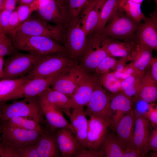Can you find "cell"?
Returning <instances> with one entry per match:
<instances>
[{
  "label": "cell",
  "instance_id": "56",
  "mask_svg": "<svg viewBox=\"0 0 157 157\" xmlns=\"http://www.w3.org/2000/svg\"><path fill=\"white\" fill-rule=\"evenodd\" d=\"M131 1L136 3L141 4L144 0H131Z\"/></svg>",
  "mask_w": 157,
  "mask_h": 157
},
{
  "label": "cell",
  "instance_id": "14",
  "mask_svg": "<svg viewBox=\"0 0 157 157\" xmlns=\"http://www.w3.org/2000/svg\"><path fill=\"white\" fill-rule=\"evenodd\" d=\"M82 72L78 61H76L57 76L51 85V88L70 98Z\"/></svg>",
  "mask_w": 157,
  "mask_h": 157
},
{
  "label": "cell",
  "instance_id": "46",
  "mask_svg": "<svg viewBox=\"0 0 157 157\" xmlns=\"http://www.w3.org/2000/svg\"><path fill=\"white\" fill-rule=\"evenodd\" d=\"M147 152L150 151H157V127L150 135L147 145Z\"/></svg>",
  "mask_w": 157,
  "mask_h": 157
},
{
  "label": "cell",
  "instance_id": "23",
  "mask_svg": "<svg viewBox=\"0 0 157 157\" xmlns=\"http://www.w3.org/2000/svg\"><path fill=\"white\" fill-rule=\"evenodd\" d=\"M150 135L149 120L142 114L135 115L133 147L143 156L147 153V145Z\"/></svg>",
  "mask_w": 157,
  "mask_h": 157
},
{
  "label": "cell",
  "instance_id": "19",
  "mask_svg": "<svg viewBox=\"0 0 157 157\" xmlns=\"http://www.w3.org/2000/svg\"><path fill=\"white\" fill-rule=\"evenodd\" d=\"M133 40L138 44L157 51V22L153 17H146L134 35Z\"/></svg>",
  "mask_w": 157,
  "mask_h": 157
},
{
  "label": "cell",
  "instance_id": "32",
  "mask_svg": "<svg viewBox=\"0 0 157 157\" xmlns=\"http://www.w3.org/2000/svg\"><path fill=\"white\" fill-rule=\"evenodd\" d=\"M0 125L18 127L27 129L42 131L40 123L29 118L20 116L12 117L4 122H0Z\"/></svg>",
  "mask_w": 157,
  "mask_h": 157
},
{
  "label": "cell",
  "instance_id": "42",
  "mask_svg": "<svg viewBox=\"0 0 157 157\" xmlns=\"http://www.w3.org/2000/svg\"><path fill=\"white\" fill-rule=\"evenodd\" d=\"M13 11L6 9L0 11V33L5 34Z\"/></svg>",
  "mask_w": 157,
  "mask_h": 157
},
{
  "label": "cell",
  "instance_id": "50",
  "mask_svg": "<svg viewBox=\"0 0 157 157\" xmlns=\"http://www.w3.org/2000/svg\"><path fill=\"white\" fill-rule=\"evenodd\" d=\"M48 0H35L29 5L33 12L36 11L42 3Z\"/></svg>",
  "mask_w": 157,
  "mask_h": 157
},
{
  "label": "cell",
  "instance_id": "53",
  "mask_svg": "<svg viewBox=\"0 0 157 157\" xmlns=\"http://www.w3.org/2000/svg\"><path fill=\"white\" fill-rule=\"evenodd\" d=\"M150 15L153 17L157 22V11H155L151 13Z\"/></svg>",
  "mask_w": 157,
  "mask_h": 157
},
{
  "label": "cell",
  "instance_id": "18",
  "mask_svg": "<svg viewBox=\"0 0 157 157\" xmlns=\"http://www.w3.org/2000/svg\"><path fill=\"white\" fill-rule=\"evenodd\" d=\"M100 35L102 46L108 55L114 57L127 58L130 61L138 44L134 41L114 39Z\"/></svg>",
  "mask_w": 157,
  "mask_h": 157
},
{
  "label": "cell",
  "instance_id": "43",
  "mask_svg": "<svg viewBox=\"0 0 157 157\" xmlns=\"http://www.w3.org/2000/svg\"><path fill=\"white\" fill-rule=\"evenodd\" d=\"M153 125H157V104H149L147 110L143 114Z\"/></svg>",
  "mask_w": 157,
  "mask_h": 157
},
{
  "label": "cell",
  "instance_id": "12",
  "mask_svg": "<svg viewBox=\"0 0 157 157\" xmlns=\"http://www.w3.org/2000/svg\"><path fill=\"white\" fill-rule=\"evenodd\" d=\"M59 74L47 78L36 77L31 78L1 101L37 96L50 87Z\"/></svg>",
  "mask_w": 157,
  "mask_h": 157
},
{
  "label": "cell",
  "instance_id": "52",
  "mask_svg": "<svg viewBox=\"0 0 157 157\" xmlns=\"http://www.w3.org/2000/svg\"><path fill=\"white\" fill-rule=\"evenodd\" d=\"M35 0H20L19 1V5H29Z\"/></svg>",
  "mask_w": 157,
  "mask_h": 157
},
{
  "label": "cell",
  "instance_id": "28",
  "mask_svg": "<svg viewBox=\"0 0 157 157\" xmlns=\"http://www.w3.org/2000/svg\"><path fill=\"white\" fill-rule=\"evenodd\" d=\"M44 116L47 123V126L50 131L56 132L58 129L65 128L71 131L75 135V132L71 124L64 117L60 110L51 107H43Z\"/></svg>",
  "mask_w": 157,
  "mask_h": 157
},
{
  "label": "cell",
  "instance_id": "41",
  "mask_svg": "<svg viewBox=\"0 0 157 157\" xmlns=\"http://www.w3.org/2000/svg\"><path fill=\"white\" fill-rule=\"evenodd\" d=\"M20 24L26 20L31 16L33 12L29 5H19L16 8Z\"/></svg>",
  "mask_w": 157,
  "mask_h": 157
},
{
  "label": "cell",
  "instance_id": "34",
  "mask_svg": "<svg viewBox=\"0 0 157 157\" xmlns=\"http://www.w3.org/2000/svg\"><path fill=\"white\" fill-rule=\"evenodd\" d=\"M101 83L106 90L115 94L122 91L121 80L116 77L113 72H108L99 75Z\"/></svg>",
  "mask_w": 157,
  "mask_h": 157
},
{
  "label": "cell",
  "instance_id": "37",
  "mask_svg": "<svg viewBox=\"0 0 157 157\" xmlns=\"http://www.w3.org/2000/svg\"><path fill=\"white\" fill-rule=\"evenodd\" d=\"M89 0H68V5L72 21L79 19Z\"/></svg>",
  "mask_w": 157,
  "mask_h": 157
},
{
  "label": "cell",
  "instance_id": "9",
  "mask_svg": "<svg viewBox=\"0 0 157 157\" xmlns=\"http://www.w3.org/2000/svg\"><path fill=\"white\" fill-rule=\"evenodd\" d=\"M43 55L31 53L26 54L17 51L5 60L3 79L16 78L25 76Z\"/></svg>",
  "mask_w": 157,
  "mask_h": 157
},
{
  "label": "cell",
  "instance_id": "13",
  "mask_svg": "<svg viewBox=\"0 0 157 157\" xmlns=\"http://www.w3.org/2000/svg\"><path fill=\"white\" fill-rule=\"evenodd\" d=\"M97 75L96 73H88L83 71L75 91L70 98L72 109L87 106L93 93Z\"/></svg>",
  "mask_w": 157,
  "mask_h": 157
},
{
  "label": "cell",
  "instance_id": "33",
  "mask_svg": "<svg viewBox=\"0 0 157 157\" xmlns=\"http://www.w3.org/2000/svg\"><path fill=\"white\" fill-rule=\"evenodd\" d=\"M141 5L131 0H120L119 8L134 20L141 22L146 18L141 10Z\"/></svg>",
  "mask_w": 157,
  "mask_h": 157
},
{
  "label": "cell",
  "instance_id": "25",
  "mask_svg": "<svg viewBox=\"0 0 157 157\" xmlns=\"http://www.w3.org/2000/svg\"><path fill=\"white\" fill-rule=\"evenodd\" d=\"M67 114L74 129L75 135L80 144L84 148H87V137L88 120L86 117L84 107L72 109Z\"/></svg>",
  "mask_w": 157,
  "mask_h": 157
},
{
  "label": "cell",
  "instance_id": "4",
  "mask_svg": "<svg viewBox=\"0 0 157 157\" xmlns=\"http://www.w3.org/2000/svg\"><path fill=\"white\" fill-rule=\"evenodd\" d=\"M141 24L119 8L99 33L103 36L114 39L134 41L133 36Z\"/></svg>",
  "mask_w": 157,
  "mask_h": 157
},
{
  "label": "cell",
  "instance_id": "16",
  "mask_svg": "<svg viewBox=\"0 0 157 157\" xmlns=\"http://www.w3.org/2000/svg\"><path fill=\"white\" fill-rule=\"evenodd\" d=\"M135 116V114L132 109L122 118L115 129L116 139L125 150L133 148V138Z\"/></svg>",
  "mask_w": 157,
  "mask_h": 157
},
{
  "label": "cell",
  "instance_id": "6",
  "mask_svg": "<svg viewBox=\"0 0 157 157\" xmlns=\"http://www.w3.org/2000/svg\"><path fill=\"white\" fill-rule=\"evenodd\" d=\"M35 11L37 17L63 29L72 22L68 1L65 0H48L42 3Z\"/></svg>",
  "mask_w": 157,
  "mask_h": 157
},
{
  "label": "cell",
  "instance_id": "24",
  "mask_svg": "<svg viewBox=\"0 0 157 157\" xmlns=\"http://www.w3.org/2000/svg\"><path fill=\"white\" fill-rule=\"evenodd\" d=\"M56 132L51 131L47 125L42 129L36 144V150L39 157L61 156L56 141Z\"/></svg>",
  "mask_w": 157,
  "mask_h": 157
},
{
  "label": "cell",
  "instance_id": "10",
  "mask_svg": "<svg viewBox=\"0 0 157 157\" xmlns=\"http://www.w3.org/2000/svg\"><path fill=\"white\" fill-rule=\"evenodd\" d=\"M87 36L82 28L80 18L72 22L65 29L63 45L67 53L78 61L85 47Z\"/></svg>",
  "mask_w": 157,
  "mask_h": 157
},
{
  "label": "cell",
  "instance_id": "55",
  "mask_svg": "<svg viewBox=\"0 0 157 157\" xmlns=\"http://www.w3.org/2000/svg\"><path fill=\"white\" fill-rule=\"evenodd\" d=\"M151 157H157V151L151 153L150 155Z\"/></svg>",
  "mask_w": 157,
  "mask_h": 157
},
{
  "label": "cell",
  "instance_id": "54",
  "mask_svg": "<svg viewBox=\"0 0 157 157\" xmlns=\"http://www.w3.org/2000/svg\"><path fill=\"white\" fill-rule=\"evenodd\" d=\"M5 0H0V11L2 10Z\"/></svg>",
  "mask_w": 157,
  "mask_h": 157
},
{
  "label": "cell",
  "instance_id": "22",
  "mask_svg": "<svg viewBox=\"0 0 157 157\" xmlns=\"http://www.w3.org/2000/svg\"><path fill=\"white\" fill-rule=\"evenodd\" d=\"M56 137L62 157H75L81 149L84 148L78 142L73 133L68 129H58L56 133Z\"/></svg>",
  "mask_w": 157,
  "mask_h": 157
},
{
  "label": "cell",
  "instance_id": "8",
  "mask_svg": "<svg viewBox=\"0 0 157 157\" xmlns=\"http://www.w3.org/2000/svg\"><path fill=\"white\" fill-rule=\"evenodd\" d=\"M87 38L82 55L78 61L79 66L87 73H96L95 69L101 60L108 55L101 45L99 33H94Z\"/></svg>",
  "mask_w": 157,
  "mask_h": 157
},
{
  "label": "cell",
  "instance_id": "49",
  "mask_svg": "<svg viewBox=\"0 0 157 157\" xmlns=\"http://www.w3.org/2000/svg\"><path fill=\"white\" fill-rule=\"evenodd\" d=\"M17 2V0H5L3 9L13 11L15 10L16 5Z\"/></svg>",
  "mask_w": 157,
  "mask_h": 157
},
{
  "label": "cell",
  "instance_id": "58",
  "mask_svg": "<svg viewBox=\"0 0 157 157\" xmlns=\"http://www.w3.org/2000/svg\"><path fill=\"white\" fill-rule=\"evenodd\" d=\"M17 0V2H19V1H20V0Z\"/></svg>",
  "mask_w": 157,
  "mask_h": 157
},
{
  "label": "cell",
  "instance_id": "36",
  "mask_svg": "<svg viewBox=\"0 0 157 157\" xmlns=\"http://www.w3.org/2000/svg\"><path fill=\"white\" fill-rule=\"evenodd\" d=\"M17 51L11 39L6 35L0 33V56H10Z\"/></svg>",
  "mask_w": 157,
  "mask_h": 157
},
{
  "label": "cell",
  "instance_id": "15",
  "mask_svg": "<svg viewBox=\"0 0 157 157\" xmlns=\"http://www.w3.org/2000/svg\"><path fill=\"white\" fill-rule=\"evenodd\" d=\"M88 120L87 148L98 150L107 134L110 122L94 116H90Z\"/></svg>",
  "mask_w": 157,
  "mask_h": 157
},
{
  "label": "cell",
  "instance_id": "20",
  "mask_svg": "<svg viewBox=\"0 0 157 157\" xmlns=\"http://www.w3.org/2000/svg\"><path fill=\"white\" fill-rule=\"evenodd\" d=\"M153 50L139 44L133 53L127 67L133 72L132 75L141 79L150 66L153 58Z\"/></svg>",
  "mask_w": 157,
  "mask_h": 157
},
{
  "label": "cell",
  "instance_id": "51",
  "mask_svg": "<svg viewBox=\"0 0 157 157\" xmlns=\"http://www.w3.org/2000/svg\"><path fill=\"white\" fill-rule=\"evenodd\" d=\"M4 56H0V78L3 79L4 75L5 60Z\"/></svg>",
  "mask_w": 157,
  "mask_h": 157
},
{
  "label": "cell",
  "instance_id": "7",
  "mask_svg": "<svg viewBox=\"0 0 157 157\" xmlns=\"http://www.w3.org/2000/svg\"><path fill=\"white\" fill-rule=\"evenodd\" d=\"M110 100V94L102 86L97 74L92 95L85 110L86 116L96 117L110 122L113 115Z\"/></svg>",
  "mask_w": 157,
  "mask_h": 157
},
{
  "label": "cell",
  "instance_id": "26",
  "mask_svg": "<svg viewBox=\"0 0 157 157\" xmlns=\"http://www.w3.org/2000/svg\"><path fill=\"white\" fill-rule=\"evenodd\" d=\"M110 106L113 115L110 125L115 129L118 122L126 114L132 109L133 101L131 99L122 91L110 94Z\"/></svg>",
  "mask_w": 157,
  "mask_h": 157
},
{
  "label": "cell",
  "instance_id": "40",
  "mask_svg": "<svg viewBox=\"0 0 157 157\" xmlns=\"http://www.w3.org/2000/svg\"><path fill=\"white\" fill-rule=\"evenodd\" d=\"M19 157H39L36 144L27 145L17 149Z\"/></svg>",
  "mask_w": 157,
  "mask_h": 157
},
{
  "label": "cell",
  "instance_id": "35",
  "mask_svg": "<svg viewBox=\"0 0 157 157\" xmlns=\"http://www.w3.org/2000/svg\"><path fill=\"white\" fill-rule=\"evenodd\" d=\"M140 84V79L133 75H131L124 79L121 80L122 91L131 99L138 93Z\"/></svg>",
  "mask_w": 157,
  "mask_h": 157
},
{
  "label": "cell",
  "instance_id": "44",
  "mask_svg": "<svg viewBox=\"0 0 157 157\" xmlns=\"http://www.w3.org/2000/svg\"><path fill=\"white\" fill-rule=\"evenodd\" d=\"M20 25L18 14L16 10L13 11L11 14L5 34L7 35Z\"/></svg>",
  "mask_w": 157,
  "mask_h": 157
},
{
  "label": "cell",
  "instance_id": "45",
  "mask_svg": "<svg viewBox=\"0 0 157 157\" xmlns=\"http://www.w3.org/2000/svg\"><path fill=\"white\" fill-rule=\"evenodd\" d=\"M104 155L103 150L98 151L91 149L87 150L83 148L78 151L75 157H102Z\"/></svg>",
  "mask_w": 157,
  "mask_h": 157
},
{
  "label": "cell",
  "instance_id": "21",
  "mask_svg": "<svg viewBox=\"0 0 157 157\" xmlns=\"http://www.w3.org/2000/svg\"><path fill=\"white\" fill-rule=\"evenodd\" d=\"M38 96L42 108H53L66 114L70 112L72 109L70 98L50 87Z\"/></svg>",
  "mask_w": 157,
  "mask_h": 157
},
{
  "label": "cell",
  "instance_id": "31",
  "mask_svg": "<svg viewBox=\"0 0 157 157\" xmlns=\"http://www.w3.org/2000/svg\"><path fill=\"white\" fill-rule=\"evenodd\" d=\"M102 144L106 157H123L125 150L121 147L113 133H107Z\"/></svg>",
  "mask_w": 157,
  "mask_h": 157
},
{
  "label": "cell",
  "instance_id": "11",
  "mask_svg": "<svg viewBox=\"0 0 157 157\" xmlns=\"http://www.w3.org/2000/svg\"><path fill=\"white\" fill-rule=\"evenodd\" d=\"M41 132L0 125V138L17 149L27 145L37 144Z\"/></svg>",
  "mask_w": 157,
  "mask_h": 157
},
{
  "label": "cell",
  "instance_id": "57",
  "mask_svg": "<svg viewBox=\"0 0 157 157\" xmlns=\"http://www.w3.org/2000/svg\"><path fill=\"white\" fill-rule=\"evenodd\" d=\"M154 1H155V3H156L157 6V0H154Z\"/></svg>",
  "mask_w": 157,
  "mask_h": 157
},
{
  "label": "cell",
  "instance_id": "2",
  "mask_svg": "<svg viewBox=\"0 0 157 157\" xmlns=\"http://www.w3.org/2000/svg\"><path fill=\"white\" fill-rule=\"evenodd\" d=\"M7 35L11 40L17 51H26L29 53L41 55L59 52L67 53L63 45L48 37Z\"/></svg>",
  "mask_w": 157,
  "mask_h": 157
},
{
  "label": "cell",
  "instance_id": "5",
  "mask_svg": "<svg viewBox=\"0 0 157 157\" xmlns=\"http://www.w3.org/2000/svg\"><path fill=\"white\" fill-rule=\"evenodd\" d=\"M65 29L52 25L40 18L31 17L7 35L43 36L50 37L62 45Z\"/></svg>",
  "mask_w": 157,
  "mask_h": 157
},
{
  "label": "cell",
  "instance_id": "27",
  "mask_svg": "<svg viewBox=\"0 0 157 157\" xmlns=\"http://www.w3.org/2000/svg\"><path fill=\"white\" fill-rule=\"evenodd\" d=\"M149 67L140 79L139 91L131 99L133 102L141 100L150 104L157 101V84L151 74Z\"/></svg>",
  "mask_w": 157,
  "mask_h": 157
},
{
  "label": "cell",
  "instance_id": "59",
  "mask_svg": "<svg viewBox=\"0 0 157 157\" xmlns=\"http://www.w3.org/2000/svg\"><path fill=\"white\" fill-rule=\"evenodd\" d=\"M65 0L68 1V0Z\"/></svg>",
  "mask_w": 157,
  "mask_h": 157
},
{
  "label": "cell",
  "instance_id": "1",
  "mask_svg": "<svg viewBox=\"0 0 157 157\" xmlns=\"http://www.w3.org/2000/svg\"><path fill=\"white\" fill-rule=\"evenodd\" d=\"M42 107L38 96L14 100L10 104L0 102V121L1 122L15 116L26 117L37 122H44Z\"/></svg>",
  "mask_w": 157,
  "mask_h": 157
},
{
  "label": "cell",
  "instance_id": "29",
  "mask_svg": "<svg viewBox=\"0 0 157 157\" xmlns=\"http://www.w3.org/2000/svg\"><path fill=\"white\" fill-rule=\"evenodd\" d=\"M120 0H106L100 12L98 24L94 33H100L119 10Z\"/></svg>",
  "mask_w": 157,
  "mask_h": 157
},
{
  "label": "cell",
  "instance_id": "30",
  "mask_svg": "<svg viewBox=\"0 0 157 157\" xmlns=\"http://www.w3.org/2000/svg\"><path fill=\"white\" fill-rule=\"evenodd\" d=\"M31 78L26 75L17 78L1 79L0 101H2Z\"/></svg>",
  "mask_w": 157,
  "mask_h": 157
},
{
  "label": "cell",
  "instance_id": "38",
  "mask_svg": "<svg viewBox=\"0 0 157 157\" xmlns=\"http://www.w3.org/2000/svg\"><path fill=\"white\" fill-rule=\"evenodd\" d=\"M118 60L115 57L108 55L98 65L95 69V73L99 75L110 72L111 70H113Z\"/></svg>",
  "mask_w": 157,
  "mask_h": 157
},
{
  "label": "cell",
  "instance_id": "39",
  "mask_svg": "<svg viewBox=\"0 0 157 157\" xmlns=\"http://www.w3.org/2000/svg\"><path fill=\"white\" fill-rule=\"evenodd\" d=\"M0 140V157H19L16 148L2 140Z\"/></svg>",
  "mask_w": 157,
  "mask_h": 157
},
{
  "label": "cell",
  "instance_id": "3",
  "mask_svg": "<svg viewBox=\"0 0 157 157\" xmlns=\"http://www.w3.org/2000/svg\"><path fill=\"white\" fill-rule=\"evenodd\" d=\"M77 61L64 52L43 55L27 75L31 78L52 76L64 72Z\"/></svg>",
  "mask_w": 157,
  "mask_h": 157
},
{
  "label": "cell",
  "instance_id": "17",
  "mask_svg": "<svg viewBox=\"0 0 157 157\" xmlns=\"http://www.w3.org/2000/svg\"><path fill=\"white\" fill-rule=\"evenodd\" d=\"M106 0H89L81 14V26L88 36L95 31L100 12Z\"/></svg>",
  "mask_w": 157,
  "mask_h": 157
},
{
  "label": "cell",
  "instance_id": "47",
  "mask_svg": "<svg viewBox=\"0 0 157 157\" xmlns=\"http://www.w3.org/2000/svg\"><path fill=\"white\" fill-rule=\"evenodd\" d=\"M149 69L152 77L157 84V57L153 58L149 67Z\"/></svg>",
  "mask_w": 157,
  "mask_h": 157
},
{
  "label": "cell",
  "instance_id": "48",
  "mask_svg": "<svg viewBox=\"0 0 157 157\" xmlns=\"http://www.w3.org/2000/svg\"><path fill=\"white\" fill-rule=\"evenodd\" d=\"M143 156L140 152L133 148L125 150L123 157H139Z\"/></svg>",
  "mask_w": 157,
  "mask_h": 157
}]
</instances>
